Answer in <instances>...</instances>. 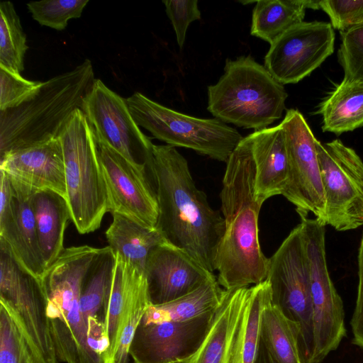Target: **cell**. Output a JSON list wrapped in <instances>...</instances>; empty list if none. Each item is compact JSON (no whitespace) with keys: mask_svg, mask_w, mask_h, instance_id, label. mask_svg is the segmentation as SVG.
<instances>
[{"mask_svg":"<svg viewBox=\"0 0 363 363\" xmlns=\"http://www.w3.org/2000/svg\"><path fill=\"white\" fill-rule=\"evenodd\" d=\"M146 166L156 185L159 210L156 229L167 242L214 272L224 220L196 186L187 160L174 147L153 145Z\"/></svg>","mask_w":363,"mask_h":363,"instance_id":"1","label":"cell"},{"mask_svg":"<svg viewBox=\"0 0 363 363\" xmlns=\"http://www.w3.org/2000/svg\"><path fill=\"white\" fill-rule=\"evenodd\" d=\"M255 167L251 138L240 141L226 162L220 193L224 233L216 250L214 272L225 290L258 284L266 280L269 258L259 239L262 204L255 199Z\"/></svg>","mask_w":363,"mask_h":363,"instance_id":"2","label":"cell"},{"mask_svg":"<svg viewBox=\"0 0 363 363\" xmlns=\"http://www.w3.org/2000/svg\"><path fill=\"white\" fill-rule=\"evenodd\" d=\"M91 62L43 82L30 100L0 111V157L5 153L58 138L94 80Z\"/></svg>","mask_w":363,"mask_h":363,"instance_id":"3","label":"cell"},{"mask_svg":"<svg viewBox=\"0 0 363 363\" xmlns=\"http://www.w3.org/2000/svg\"><path fill=\"white\" fill-rule=\"evenodd\" d=\"M99 251L89 245L65 248L40 278L57 357L65 363H105L89 345L79 306L86 274Z\"/></svg>","mask_w":363,"mask_h":363,"instance_id":"4","label":"cell"},{"mask_svg":"<svg viewBox=\"0 0 363 363\" xmlns=\"http://www.w3.org/2000/svg\"><path fill=\"white\" fill-rule=\"evenodd\" d=\"M207 92V110L216 118L255 130L281 118L288 96L283 84L250 55L227 59L223 74Z\"/></svg>","mask_w":363,"mask_h":363,"instance_id":"5","label":"cell"},{"mask_svg":"<svg viewBox=\"0 0 363 363\" xmlns=\"http://www.w3.org/2000/svg\"><path fill=\"white\" fill-rule=\"evenodd\" d=\"M59 138L71 220L79 233L94 232L108 212L107 193L96 138L81 108L72 113Z\"/></svg>","mask_w":363,"mask_h":363,"instance_id":"6","label":"cell"},{"mask_svg":"<svg viewBox=\"0 0 363 363\" xmlns=\"http://www.w3.org/2000/svg\"><path fill=\"white\" fill-rule=\"evenodd\" d=\"M125 102L138 125L154 138L220 162L226 163L244 138L236 129L219 119L200 118L177 112L140 92L133 94Z\"/></svg>","mask_w":363,"mask_h":363,"instance_id":"7","label":"cell"},{"mask_svg":"<svg viewBox=\"0 0 363 363\" xmlns=\"http://www.w3.org/2000/svg\"><path fill=\"white\" fill-rule=\"evenodd\" d=\"M272 303L300 329L299 347L303 363H312L314 329L310 274L301 223L269 258L267 279Z\"/></svg>","mask_w":363,"mask_h":363,"instance_id":"8","label":"cell"},{"mask_svg":"<svg viewBox=\"0 0 363 363\" xmlns=\"http://www.w3.org/2000/svg\"><path fill=\"white\" fill-rule=\"evenodd\" d=\"M0 306L17 325L34 363H57L47 313L48 300L40 279L23 268L2 241Z\"/></svg>","mask_w":363,"mask_h":363,"instance_id":"9","label":"cell"},{"mask_svg":"<svg viewBox=\"0 0 363 363\" xmlns=\"http://www.w3.org/2000/svg\"><path fill=\"white\" fill-rule=\"evenodd\" d=\"M301 225L310 274L314 329L312 363L321 362L346 335L343 303L329 274L325 225L301 216Z\"/></svg>","mask_w":363,"mask_h":363,"instance_id":"10","label":"cell"},{"mask_svg":"<svg viewBox=\"0 0 363 363\" xmlns=\"http://www.w3.org/2000/svg\"><path fill=\"white\" fill-rule=\"evenodd\" d=\"M326 225L337 231L363 225V161L340 140L316 141Z\"/></svg>","mask_w":363,"mask_h":363,"instance_id":"11","label":"cell"},{"mask_svg":"<svg viewBox=\"0 0 363 363\" xmlns=\"http://www.w3.org/2000/svg\"><path fill=\"white\" fill-rule=\"evenodd\" d=\"M280 123L284 131L289 162V182L282 196L296 206L299 216H308L311 212L320 223L325 225V199L317 139L296 109L287 110Z\"/></svg>","mask_w":363,"mask_h":363,"instance_id":"12","label":"cell"},{"mask_svg":"<svg viewBox=\"0 0 363 363\" xmlns=\"http://www.w3.org/2000/svg\"><path fill=\"white\" fill-rule=\"evenodd\" d=\"M96 140L112 148L131 163L146 164L153 143L133 119L125 99L95 79L82 108Z\"/></svg>","mask_w":363,"mask_h":363,"instance_id":"13","label":"cell"},{"mask_svg":"<svg viewBox=\"0 0 363 363\" xmlns=\"http://www.w3.org/2000/svg\"><path fill=\"white\" fill-rule=\"evenodd\" d=\"M331 24L303 21L272 44L264 57V67L280 84H296L318 68L334 51Z\"/></svg>","mask_w":363,"mask_h":363,"instance_id":"14","label":"cell"},{"mask_svg":"<svg viewBox=\"0 0 363 363\" xmlns=\"http://www.w3.org/2000/svg\"><path fill=\"white\" fill-rule=\"evenodd\" d=\"M97 145L106 188L108 212L156 228L158 203L156 191L147 177L146 164H134L108 146L98 142Z\"/></svg>","mask_w":363,"mask_h":363,"instance_id":"15","label":"cell"},{"mask_svg":"<svg viewBox=\"0 0 363 363\" xmlns=\"http://www.w3.org/2000/svg\"><path fill=\"white\" fill-rule=\"evenodd\" d=\"M216 310L182 322L140 324L129 355L134 363H177L188 359L203 342Z\"/></svg>","mask_w":363,"mask_h":363,"instance_id":"16","label":"cell"},{"mask_svg":"<svg viewBox=\"0 0 363 363\" xmlns=\"http://www.w3.org/2000/svg\"><path fill=\"white\" fill-rule=\"evenodd\" d=\"M151 303H166L217 278L184 250L164 241L150 252L145 267Z\"/></svg>","mask_w":363,"mask_h":363,"instance_id":"17","label":"cell"},{"mask_svg":"<svg viewBox=\"0 0 363 363\" xmlns=\"http://www.w3.org/2000/svg\"><path fill=\"white\" fill-rule=\"evenodd\" d=\"M0 159V170L13 185L34 194L52 191L66 199L64 155L59 137L8 152Z\"/></svg>","mask_w":363,"mask_h":363,"instance_id":"18","label":"cell"},{"mask_svg":"<svg viewBox=\"0 0 363 363\" xmlns=\"http://www.w3.org/2000/svg\"><path fill=\"white\" fill-rule=\"evenodd\" d=\"M11 186V203L0 208V240L23 268L40 279L47 266L37 234L32 205L34 194L12 184Z\"/></svg>","mask_w":363,"mask_h":363,"instance_id":"19","label":"cell"},{"mask_svg":"<svg viewBox=\"0 0 363 363\" xmlns=\"http://www.w3.org/2000/svg\"><path fill=\"white\" fill-rule=\"evenodd\" d=\"M255 167V199L262 205L283 195L289 178V162L284 129L279 125L250 134Z\"/></svg>","mask_w":363,"mask_h":363,"instance_id":"20","label":"cell"},{"mask_svg":"<svg viewBox=\"0 0 363 363\" xmlns=\"http://www.w3.org/2000/svg\"><path fill=\"white\" fill-rule=\"evenodd\" d=\"M250 286L225 290L210 329L199 348L177 363H229L231 349Z\"/></svg>","mask_w":363,"mask_h":363,"instance_id":"21","label":"cell"},{"mask_svg":"<svg viewBox=\"0 0 363 363\" xmlns=\"http://www.w3.org/2000/svg\"><path fill=\"white\" fill-rule=\"evenodd\" d=\"M32 205L39 245L48 268L65 249L64 235L71 220L70 211L66 199L50 190L35 192Z\"/></svg>","mask_w":363,"mask_h":363,"instance_id":"22","label":"cell"},{"mask_svg":"<svg viewBox=\"0 0 363 363\" xmlns=\"http://www.w3.org/2000/svg\"><path fill=\"white\" fill-rule=\"evenodd\" d=\"M307 9H320L319 1H256L250 34L271 45L289 28L303 22Z\"/></svg>","mask_w":363,"mask_h":363,"instance_id":"23","label":"cell"},{"mask_svg":"<svg viewBox=\"0 0 363 363\" xmlns=\"http://www.w3.org/2000/svg\"><path fill=\"white\" fill-rule=\"evenodd\" d=\"M145 277L144 270L116 254L111 288L103 313L105 332L110 345L105 363L112 362L125 307Z\"/></svg>","mask_w":363,"mask_h":363,"instance_id":"24","label":"cell"},{"mask_svg":"<svg viewBox=\"0 0 363 363\" xmlns=\"http://www.w3.org/2000/svg\"><path fill=\"white\" fill-rule=\"evenodd\" d=\"M113 220L106 231V238L112 250L145 271L150 251L166 241L156 228L145 227L118 213L112 214Z\"/></svg>","mask_w":363,"mask_h":363,"instance_id":"25","label":"cell"},{"mask_svg":"<svg viewBox=\"0 0 363 363\" xmlns=\"http://www.w3.org/2000/svg\"><path fill=\"white\" fill-rule=\"evenodd\" d=\"M223 293L224 289L218 283L217 278L211 279L191 293L174 301L160 305L151 304L140 324L148 325L195 318L216 310L221 302Z\"/></svg>","mask_w":363,"mask_h":363,"instance_id":"26","label":"cell"},{"mask_svg":"<svg viewBox=\"0 0 363 363\" xmlns=\"http://www.w3.org/2000/svg\"><path fill=\"white\" fill-rule=\"evenodd\" d=\"M272 301L267 279L250 286V291L233 340L229 363H255L260 340V322Z\"/></svg>","mask_w":363,"mask_h":363,"instance_id":"27","label":"cell"},{"mask_svg":"<svg viewBox=\"0 0 363 363\" xmlns=\"http://www.w3.org/2000/svg\"><path fill=\"white\" fill-rule=\"evenodd\" d=\"M322 130L339 135L363 126V84L342 81L320 104Z\"/></svg>","mask_w":363,"mask_h":363,"instance_id":"28","label":"cell"},{"mask_svg":"<svg viewBox=\"0 0 363 363\" xmlns=\"http://www.w3.org/2000/svg\"><path fill=\"white\" fill-rule=\"evenodd\" d=\"M260 338L279 363H303L298 325L288 319L272 301L262 314Z\"/></svg>","mask_w":363,"mask_h":363,"instance_id":"29","label":"cell"},{"mask_svg":"<svg viewBox=\"0 0 363 363\" xmlns=\"http://www.w3.org/2000/svg\"><path fill=\"white\" fill-rule=\"evenodd\" d=\"M28 47L20 18L11 1L0 4V67L13 72L24 69Z\"/></svg>","mask_w":363,"mask_h":363,"instance_id":"30","label":"cell"},{"mask_svg":"<svg viewBox=\"0 0 363 363\" xmlns=\"http://www.w3.org/2000/svg\"><path fill=\"white\" fill-rule=\"evenodd\" d=\"M89 0H43L30 1L27 8L40 25L62 30L68 21L81 16Z\"/></svg>","mask_w":363,"mask_h":363,"instance_id":"31","label":"cell"},{"mask_svg":"<svg viewBox=\"0 0 363 363\" xmlns=\"http://www.w3.org/2000/svg\"><path fill=\"white\" fill-rule=\"evenodd\" d=\"M340 34L338 59L344 71L342 81L363 84V23Z\"/></svg>","mask_w":363,"mask_h":363,"instance_id":"32","label":"cell"},{"mask_svg":"<svg viewBox=\"0 0 363 363\" xmlns=\"http://www.w3.org/2000/svg\"><path fill=\"white\" fill-rule=\"evenodd\" d=\"M0 363H34L24 337L2 306H0Z\"/></svg>","mask_w":363,"mask_h":363,"instance_id":"33","label":"cell"},{"mask_svg":"<svg viewBox=\"0 0 363 363\" xmlns=\"http://www.w3.org/2000/svg\"><path fill=\"white\" fill-rule=\"evenodd\" d=\"M43 82L23 78L20 73L0 67V111L19 106L33 99Z\"/></svg>","mask_w":363,"mask_h":363,"instance_id":"34","label":"cell"},{"mask_svg":"<svg viewBox=\"0 0 363 363\" xmlns=\"http://www.w3.org/2000/svg\"><path fill=\"white\" fill-rule=\"evenodd\" d=\"M319 7L329 16L332 27L340 32L363 23V0H323Z\"/></svg>","mask_w":363,"mask_h":363,"instance_id":"35","label":"cell"},{"mask_svg":"<svg viewBox=\"0 0 363 363\" xmlns=\"http://www.w3.org/2000/svg\"><path fill=\"white\" fill-rule=\"evenodd\" d=\"M166 13L173 26L177 42L182 49L186 30L194 21L201 18V11L198 7L197 0H166L163 1Z\"/></svg>","mask_w":363,"mask_h":363,"instance_id":"36","label":"cell"},{"mask_svg":"<svg viewBox=\"0 0 363 363\" xmlns=\"http://www.w3.org/2000/svg\"><path fill=\"white\" fill-rule=\"evenodd\" d=\"M358 277L357 296L350 325L353 344L363 348V233L358 252Z\"/></svg>","mask_w":363,"mask_h":363,"instance_id":"37","label":"cell"},{"mask_svg":"<svg viewBox=\"0 0 363 363\" xmlns=\"http://www.w3.org/2000/svg\"><path fill=\"white\" fill-rule=\"evenodd\" d=\"M255 363H279L267 348L261 338Z\"/></svg>","mask_w":363,"mask_h":363,"instance_id":"38","label":"cell"}]
</instances>
